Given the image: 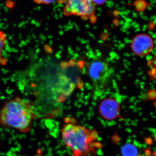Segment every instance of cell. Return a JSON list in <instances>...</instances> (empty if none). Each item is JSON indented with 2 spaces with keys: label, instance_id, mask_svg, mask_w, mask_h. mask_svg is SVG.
Instances as JSON below:
<instances>
[{
  "label": "cell",
  "instance_id": "10",
  "mask_svg": "<svg viewBox=\"0 0 156 156\" xmlns=\"http://www.w3.org/2000/svg\"><path fill=\"white\" fill-rule=\"evenodd\" d=\"M92 1L96 5H102V4H104L107 0H92Z\"/></svg>",
  "mask_w": 156,
  "mask_h": 156
},
{
  "label": "cell",
  "instance_id": "7",
  "mask_svg": "<svg viewBox=\"0 0 156 156\" xmlns=\"http://www.w3.org/2000/svg\"><path fill=\"white\" fill-rule=\"evenodd\" d=\"M7 40V35L3 31H0V65L6 66L8 63L7 59L2 56V53Z\"/></svg>",
  "mask_w": 156,
  "mask_h": 156
},
{
  "label": "cell",
  "instance_id": "3",
  "mask_svg": "<svg viewBox=\"0 0 156 156\" xmlns=\"http://www.w3.org/2000/svg\"><path fill=\"white\" fill-rule=\"evenodd\" d=\"M86 69L92 83L94 98L98 99L111 83L114 69L106 59L100 57H94L87 62Z\"/></svg>",
  "mask_w": 156,
  "mask_h": 156
},
{
  "label": "cell",
  "instance_id": "4",
  "mask_svg": "<svg viewBox=\"0 0 156 156\" xmlns=\"http://www.w3.org/2000/svg\"><path fill=\"white\" fill-rule=\"evenodd\" d=\"M95 10L92 0H64L63 14L66 16H77L93 21L96 18Z\"/></svg>",
  "mask_w": 156,
  "mask_h": 156
},
{
  "label": "cell",
  "instance_id": "9",
  "mask_svg": "<svg viewBox=\"0 0 156 156\" xmlns=\"http://www.w3.org/2000/svg\"><path fill=\"white\" fill-rule=\"evenodd\" d=\"M56 0H34V2L38 4H50L56 2Z\"/></svg>",
  "mask_w": 156,
  "mask_h": 156
},
{
  "label": "cell",
  "instance_id": "11",
  "mask_svg": "<svg viewBox=\"0 0 156 156\" xmlns=\"http://www.w3.org/2000/svg\"><path fill=\"white\" fill-rule=\"evenodd\" d=\"M154 62L156 67V54L155 55L154 57Z\"/></svg>",
  "mask_w": 156,
  "mask_h": 156
},
{
  "label": "cell",
  "instance_id": "1",
  "mask_svg": "<svg viewBox=\"0 0 156 156\" xmlns=\"http://www.w3.org/2000/svg\"><path fill=\"white\" fill-rule=\"evenodd\" d=\"M61 134L62 141L69 149L72 156L94 155L103 147L96 130L76 123L66 122L61 128Z\"/></svg>",
  "mask_w": 156,
  "mask_h": 156
},
{
  "label": "cell",
  "instance_id": "5",
  "mask_svg": "<svg viewBox=\"0 0 156 156\" xmlns=\"http://www.w3.org/2000/svg\"><path fill=\"white\" fill-rule=\"evenodd\" d=\"M154 47L153 39L147 34L136 35L131 42V48L134 54L145 56L151 53Z\"/></svg>",
  "mask_w": 156,
  "mask_h": 156
},
{
  "label": "cell",
  "instance_id": "6",
  "mask_svg": "<svg viewBox=\"0 0 156 156\" xmlns=\"http://www.w3.org/2000/svg\"><path fill=\"white\" fill-rule=\"evenodd\" d=\"M120 105L115 99L107 98L101 102L98 107L99 114L102 118L108 121L115 119L120 115Z\"/></svg>",
  "mask_w": 156,
  "mask_h": 156
},
{
  "label": "cell",
  "instance_id": "2",
  "mask_svg": "<svg viewBox=\"0 0 156 156\" xmlns=\"http://www.w3.org/2000/svg\"><path fill=\"white\" fill-rule=\"evenodd\" d=\"M35 117L34 108L27 101L16 97L4 104L0 111V124L22 132H28Z\"/></svg>",
  "mask_w": 156,
  "mask_h": 156
},
{
  "label": "cell",
  "instance_id": "8",
  "mask_svg": "<svg viewBox=\"0 0 156 156\" xmlns=\"http://www.w3.org/2000/svg\"><path fill=\"white\" fill-rule=\"evenodd\" d=\"M122 152L123 156H135L137 153L136 148L131 144L123 147Z\"/></svg>",
  "mask_w": 156,
  "mask_h": 156
}]
</instances>
